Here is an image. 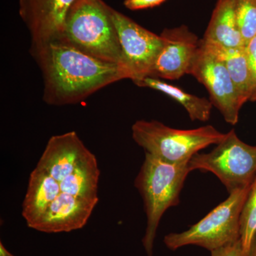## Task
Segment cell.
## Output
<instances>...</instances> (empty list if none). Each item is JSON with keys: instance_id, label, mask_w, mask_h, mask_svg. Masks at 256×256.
Returning <instances> with one entry per match:
<instances>
[{"instance_id": "obj_4", "label": "cell", "mask_w": 256, "mask_h": 256, "mask_svg": "<svg viewBox=\"0 0 256 256\" xmlns=\"http://www.w3.org/2000/svg\"><path fill=\"white\" fill-rule=\"evenodd\" d=\"M188 164H173L146 153L134 186L144 202L146 216L142 238L146 256H153V247L162 217L170 207L180 203V193L190 172Z\"/></svg>"}, {"instance_id": "obj_7", "label": "cell", "mask_w": 256, "mask_h": 256, "mask_svg": "<svg viewBox=\"0 0 256 256\" xmlns=\"http://www.w3.org/2000/svg\"><path fill=\"white\" fill-rule=\"evenodd\" d=\"M190 171L210 172L217 176L229 193L250 184L256 176V146L239 139L234 130L206 154L197 153L188 162Z\"/></svg>"}, {"instance_id": "obj_1", "label": "cell", "mask_w": 256, "mask_h": 256, "mask_svg": "<svg viewBox=\"0 0 256 256\" xmlns=\"http://www.w3.org/2000/svg\"><path fill=\"white\" fill-rule=\"evenodd\" d=\"M42 70L44 100L48 105L78 104L114 82L129 79L118 64L96 58L60 40L32 44Z\"/></svg>"}, {"instance_id": "obj_11", "label": "cell", "mask_w": 256, "mask_h": 256, "mask_svg": "<svg viewBox=\"0 0 256 256\" xmlns=\"http://www.w3.org/2000/svg\"><path fill=\"white\" fill-rule=\"evenodd\" d=\"M76 0H18V13L32 44L58 40L69 10Z\"/></svg>"}, {"instance_id": "obj_10", "label": "cell", "mask_w": 256, "mask_h": 256, "mask_svg": "<svg viewBox=\"0 0 256 256\" xmlns=\"http://www.w3.org/2000/svg\"><path fill=\"white\" fill-rule=\"evenodd\" d=\"M162 47L150 77L178 80L190 74L200 41L188 26L165 28L160 34Z\"/></svg>"}, {"instance_id": "obj_14", "label": "cell", "mask_w": 256, "mask_h": 256, "mask_svg": "<svg viewBox=\"0 0 256 256\" xmlns=\"http://www.w3.org/2000/svg\"><path fill=\"white\" fill-rule=\"evenodd\" d=\"M204 40L227 48L246 47L235 12V0H218Z\"/></svg>"}, {"instance_id": "obj_2", "label": "cell", "mask_w": 256, "mask_h": 256, "mask_svg": "<svg viewBox=\"0 0 256 256\" xmlns=\"http://www.w3.org/2000/svg\"><path fill=\"white\" fill-rule=\"evenodd\" d=\"M36 166L58 182L62 192L99 201L97 159L75 131L52 136Z\"/></svg>"}, {"instance_id": "obj_18", "label": "cell", "mask_w": 256, "mask_h": 256, "mask_svg": "<svg viewBox=\"0 0 256 256\" xmlns=\"http://www.w3.org/2000/svg\"><path fill=\"white\" fill-rule=\"evenodd\" d=\"M235 12L246 46L256 36V2L235 0Z\"/></svg>"}, {"instance_id": "obj_16", "label": "cell", "mask_w": 256, "mask_h": 256, "mask_svg": "<svg viewBox=\"0 0 256 256\" xmlns=\"http://www.w3.org/2000/svg\"><path fill=\"white\" fill-rule=\"evenodd\" d=\"M140 87L149 88L163 92L174 99L186 109L192 120L206 122L210 118L212 112V101L204 98L192 95L184 92L180 88L170 85L168 82L153 77H146L134 82Z\"/></svg>"}, {"instance_id": "obj_15", "label": "cell", "mask_w": 256, "mask_h": 256, "mask_svg": "<svg viewBox=\"0 0 256 256\" xmlns=\"http://www.w3.org/2000/svg\"><path fill=\"white\" fill-rule=\"evenodd\" d=\"M201 43L226 67L244 104L250 100L252 94V74L246 47L227 48L204 40H201Z\"/></svg>"}, {"instance_id": "obj_13", "label": "cell", "mask_w": 256, "mask_h": 256, "mask_svg": "<svg viewBox=\"0 0 256 256\" xmlns=\"http://www.w3.org/2000/svg\"><path fill=\"white\" fill-rule=\"evenodd\" d=\"M60 192L58 182L36 166L30 174L22 204V214L28 226L46 210Z\"/></svg>"}, {"instance_id": "obj_20", "label": "cell", "mask_w": 256, "mask_h": 256, "mask_svg": "<svg viewBox=\"0 0 256 256\" xmlns=\"http://www.w3.org/2000/svg\"><path fill=\"white\" fill-rule=\"evenodd\" d=\"M165 1L166 0H124V5L128 10L134 11L154 8Z\"/></svg>"}, {"instance_id": "obj_9", "label": "cell", "mask_w": 256, "mask_h": 256, "mask_svg": "<svg viewBox=\"0 0 256 256\" xmlns=\"http://www.w3.org/2000/svg\"><path fill=\"white\" fill-rule=\"evenodd\" d=\"M190 74L206 88L212 104L220 111L226 122L236 124L244 102L226 67L201 41Z\"/></svg>"}, {"instance_id": "obj_12", "label": "cell", "mask_w": 256, "mask_h": 256, "mask_svg": "<svg viewBox=\"0 0 256 256\" xmlns=\"http://www.w3.org/2000/svg\"><path fill=\"white\" fill-rule=\"evenodd\" d=\"M98 202L60 192L28 227L47 234L78 230L85 226Z\"/></svg>"}, {"instance_id": "obj_21", "label": "cell", "mask_w": 256, "mask_h": 256, "mask_svg": "<svg viewBox=\"0 0 256 256\" xmlns=\"http://www.w3.org/2000/svg\"><path fill=\"white\" fill-rule=\"evenodd\" d=\"M210 252L212 256H244L240 240Z\"/></svg>"}, {"instance_id": "obj_17", "label": "cell", "mask_w": 256, "mask_h": 256, "mask_svg": "<svg viewBox=\"0 0 256 256\" xmlns=\"http://www.w3.org/2000/svg\"><path fill=\"white\" fill-rule=\"evenodd\" d=\"M256 236V176L244 204L240 218L242 256H249Z\"/></svg>"}, {"instance_id": "obj_24", "label": "cell", "mask_w": 256, "mask_h": 256, "mask_svg": "<svg viewBox=\"0 0 256 256\" xmlns=\"http://www.w3.org/2000/svg\"><path fill=\"white\" fill-rule=\"evenodd\" d=\"M254 1H256V0H254Z\"/></svg>"}, {"instance_id": "obj_3", "label": "cell", "mask_w": 256, "mask_h": 256, "mask_svg": "<svg viewBox=\"0 0 256 256\" xmlns=\"http://www.w3.org/2000/svg\"><path fill=\"white\" fill-rule=\"evenodd\" d=\"M110 8L102 0H76L69 10L58 40L96 58L118 64L126 69Z\"/></svg>"}, {"instance_id": "obj_19", "label": "cell", "mask_w": 256, "mask_h": 256, "mask_svg": "<svg viewBox=\"0 0 256 256\" xmlns=\"http://www.w3.org/2000/svg\"><path fill=\"white\" fill-rule=\"evenodd\" d=\"M252 74V94L250 101H256V36L246 46Z\"/></svg>"}, {"instance_id": "obj_23", "label": "cell", "mask_w": 256, "mask_h": 256, "mask_svg": "<svg viewBox=\"0 0 256 256\" xmlns=\"http://www.w3.org/2000/svg\"><path fill=\"white\" fill-rule=\"evenodd\" d=\"M249 256H256V236L254 239V244H252V250H250Z\"/></svg>"}, {"instance_id": "obj_5", "label": "cell", "mask_w": 256, "mask_h": 256, "mask_svg": "<svg viewBox=\"0 0 256 256\" xmlns=\"http://www.w3.org/2000/svg\"><path fill=\"white\" fill-rule=\"evenodd\" d=\"M132 132L134 142L146 153L173 164H188L202 150L222 142L226 134L212 126L178 130L159 121L144 120L133 124Z\"/></svg>"}, {"instance_id": "obj_6", "label": "cell", "mask_w": 256, "mask_h": 256, "mask_svg": "<svg viewBox=\"0 0 256 256\" xmlns=\"http://www.w3.org/2000/svg\"><path fill=\"white\" fill-rule=\"evenodd\" d=\"M252 184L230 192L225 201L188 230L165 236L166 246L176 250L194 245L212 252L240 240V214Z\"/></svg>"}, {"instance_id": "obj_8", "label": "cell", "mask_w": 256, "mask_h": 256, "mask_svg": "<svg viewBox=\"0 0 256 256\" xmlns=\"http://www.w3.org/2000/svg\"><path fill=\"white\" fill-rule=\"evenodd\" d=\"M111 18L118 36L122 64L133 82L150 77L162 47V40L130 18L110 8Z\"/></svg>"}, {"instance_id": "obj_22", "label": "cell", "mask_w": 256, "mask_h": 256, "mask_svg": "<svg viewBox=\"0 0 256 256\" xmlns=\"http://www.w3.org/2000/svg\"><path fill=\"white\" fill-rule=\"evenodd\" d=\"M0 256H15L5 248L2 242H0Z\"/></svg>"}]
</instances>
